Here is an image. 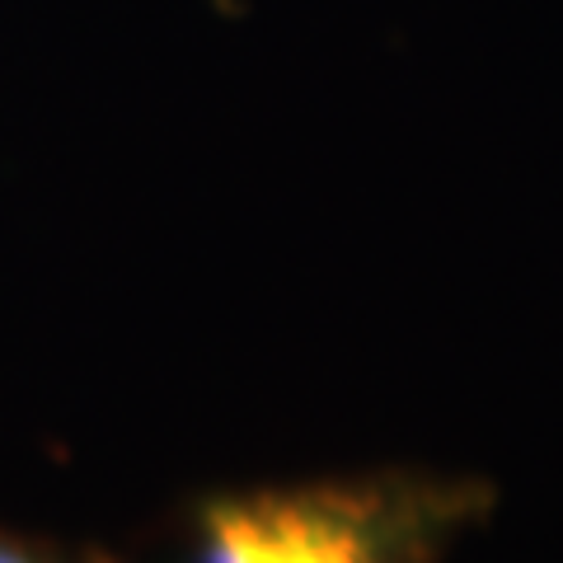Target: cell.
Wrapping results in <instances>:
<instances>
[{"instance_id":"obj_1","label":"cell","mask_w":563,"mask_h":563,"mask_svg":"<svg viewBox=\"0 0 563 563\" xmlns=\"http://www.w3.org/2000/svg\"><path fill=\"white\" fill-rule=\"evenodd\" d=\"M493 507L479 474L409 465L231 488L192 507L169 563H446Z\"/></svg>"},{"instance_id":"obj_2","label":"cell","mask_w":563,"mask_h":563,"mask_svg":"<svg viewBox=\"0 0 563 563\" xmlns=\"http://www.w3.org/2000/svg\"><path fill=\"white\" fill-rule=\"evenodd\" d=\"M0 563H103V559L76 554V550H66V544H52V540L0 526Z\"/></svg>"}]
</instances>
